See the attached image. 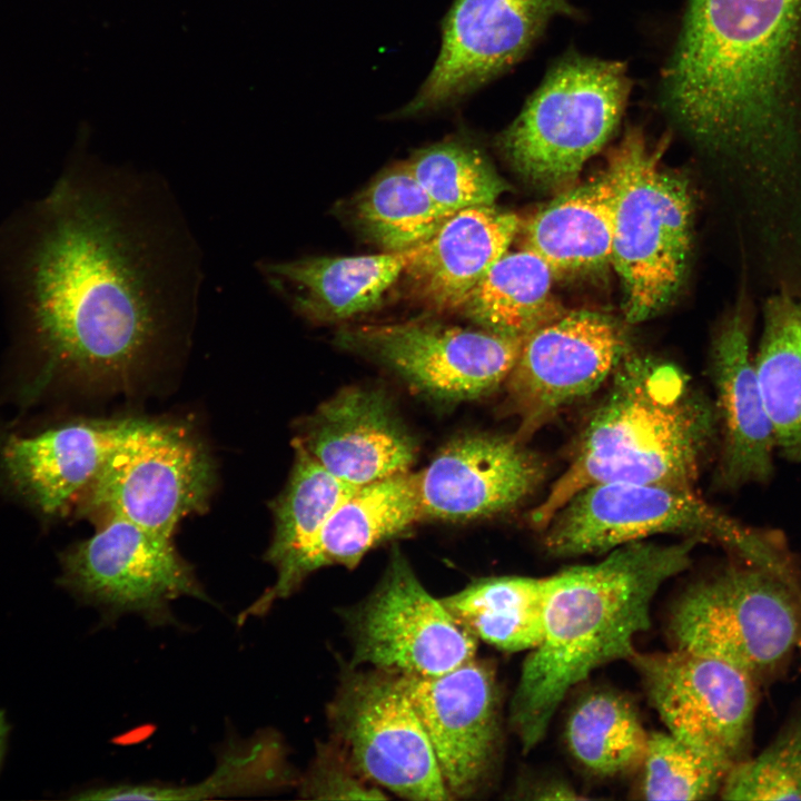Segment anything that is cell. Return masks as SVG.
Masks as SVG:
<instances>
[{
	"instance_id": "14",
	"label": "cell",
	"mask_w": 801,
	"mask_h": 801,
	"mask_svg": "<svg viewBox=\"0 0 801 801\" xmlns=\"http://www.w3.org/2000/svg\"><path fill=\"white\" fill-rule=\"evenodd\" d=\"M630 661L670 734L729 768L744 759L756 705L751 675L681 649L636 651Z\"/></svg>"
},
{
	"instance_id": "7",
	"label": "cell",
	"mask_w": 801,
	"mask_h": 801,
	"mask_svg": "<svg viewBox=\"0 0 801 801\" xmlns=\"http://www.w3.org/2000/svg\"><path fill=\"white\" fill-rule=\"evenodd\" d=\"M616 198L612 257L630 323L665 307L679 290L691 247L692 201L686 184L659 167L657 152L631 130L610 161Z\"/></svg>"
},
{
	"instance_id": "11",
	"label": "cell",
	"mask_w": 801,
	"mask_h": 801,
	"mask_svg": "<svg viewBox=\"0 0 801 801\" xmlns=\"http://www.w3.org/2000/svg\"><path fill=\"white\" fill-rule=\"evenodd\" d=\"M61 565L60 584L112 617L132 613L151 625L171 624L179 597L212 602L171 538L117 516L62 553Z\"/></svg>"
},
{
	"instance_id": "34",
	"label": "cell",
	"mask_w": 801,
	"mask_h": 801,
	"mask_svg": "<svg viewBox=\"0 0 801 801\" xmlns=\"http://www.w3.org/2000/svg\"><path fill=\"white\" fill-rule=\"evenodd\" d=\"M731 768L672 734L649 732L637 793L645 800H706L721 791Z\"/></svg>"
},
{
	"instance_id": "26",
	"label": "cell",
	"mask_w": 801,
	"mask_h": 801,
	"mask_svg": "<svg viewBox=\"0 0 801 801\" xmlns=\"http://www.w3.org/2000/svg\"><path fill=\"white\" fill-rule=\"evenodd\" d=\"M294 464L281 494L271 503L274 535L266 561L277 572L275 583L243 614L241 621L261 615L285 599V589L298 560L335 508L357 487L323 467L299 443L293 441Z\"/></svg>"
},
{
	"instance_id": "28",
	"label": "cell",
	"mask_w": 801,
	"mask_h": 801,
	"mask_svg": "<svg viewBox=\"0 0 801 801\" xmlns=\"http://www.w3.org/2000/svg\"><path fill=\"white\" fill-rule=\"evenodd\" d=\"M555 275L535 253H505L473 288L462 309L487 332L525 338L563 315L552 295Z\"/></svg>"
},
{
	"instance_id": "30",
	"label": "cell",
	"mask_w": 801,
	"mask_h": 801,
	"mask_svg": "<svg viewBox=\"0 0 801 801\" xmlns=\"http://www.w3.org/2000/svg\"><path fill=\"white\" fill-rule=\"evenodd\" d=\"M572 759L597 778L635 771L644 758L649 732L633 701L610 688H591L575 699L564 723Z\"/></svg>"
},
{
	"instance_id": "5",
	"label": "cell",
	"mask_w": 801,
	"mask_h": 801,
	"mask_svg": "<svg viewBox=\"0 0 801 801\" xmlns=\"http://www.w3.org/2000/svg\"><path fill=\"white\" fill-rule=\"evenodd\" d=\"M735 556V555H734ZM691 584L668 619L674 649L728 662L754 680L801 641V597L790 554L745 558Z\"/></svg>"
},
{
	"instance_id": "12",
	"label": "cell",
	"mask_w": 801,
	"mask_h": 801,
	"mask_svg": "<svg viewBox=\"0 0 801 801\" xmlns=\"http://www.w3.org/2000/svg\"><path fill=\"white\" fill-rule=\"evenodd\" d=\"M346 619L356 665L432 678L475 657L477 639L424 587L397 547L376 589Z\"/></svg>"
},
{
	"instance_id": "17",
	"label": "cell",
	"mask_w": 801,
	"mask_h": 801,
	"mask_svg": "<svg viewBox=\"0 0 801 801\" xmlns=\"http://www.w3.org/2000/svg\"><path fill=\"white\" fill-rule=\"evenodd\" d=\"M402 679L451 798L473 795L492 774L501 743L493 669L473 657L437 676Z\"/></svg>"
},
{
	"instance_id": "2",
	"label": "cell",
	"mask_w": 801,
	"mask_h": 801,
	"mask_svg": "<svg viewBox=\"0 0 801 801\" xmlns=\"http://www.w3.org/2000/svg\"><path fill=\"white\" fill-rule=\"evenodd\" d=\"M801 0H689L661 102L695 142L754 150L784 130Z\"/></svg>"
},
{
	"instance_id": "16",
	"label": "cell",
	"mask_w": 801,
	"mask_h": 801,
	"mask_svg": "<svg viewBox=\"0 0 801 801\" xmlns=\"http://www.w3.org/2000/svg\"><path fill=\"white\" fill-rule=\"evenodd\" d=\"M625 354V338L609 316L564 313L531 333L505 380L525 443L563 408L596 390Z\"/></svg>"
},
{
	"instance_id": "8",
	"label": "cell",
	"mask_w": 801,
	"mask_h": 801,
	"mask_svg": "<svg viewBox=\"0 0 801 801\" xmlns=\"http://www.w3.org/2000/svg\"><path fill=\"white\" fill-rule=\"evenodd\" d=\"M551 555L607 553L657 534L716 543L733 555L758 552L768 531L745 526L708 504L694 487L612 482L572 496L543 530Z\"/></svg>"
},
{
	"instance_id": "19",
	"label": "cell",
	"mask_w": 801,
	"mask_h": 801,
	"mask_svg": "<svg viewBox=\"0 0 801 801\" xmlns=\"http://www.w3.org/2000/svg\"><path fill=\"white\" fill-rule=\"evenodd\" d=\"M328 472L363 486L408 472L417 442L382 389L349 386L304 419L295 437Z\"/></svg>"
},
{
	"instance_id": "35",
	"label": "cell",
	"mask_w": 801,
	"mask_h": 801,
	"mask_svg": "<svg viewBox=\"0 0 801 801\" xmlns=\"http://www.w3.org/2000/svg\"><path fill=\"white\" fill-rule=\"evenodd\" d=\"M720 794L725 800H801V712L756 756L729 770Z\"/></svg>"
},
{
	"instance_id": "6",
	"label": "cell",
	"mask_w": 801,
	"mask_h": 801,
	"mask_svg": "<svg viewBox=\"0 0 801 801\" xmlns=\"http://www.w3.org/2000/svg\"><path fill=\"white\" fill-rule=\"evenodd\" d=\"M630 91L624 63L566 53L500 135V149L530 182L568 184L612 137Z\"/></svg>"
},
{
	"instance_id": "1",
	"label": "cell",
	"mask_w": 801,
	"mask_h": 801,
	"mask_svg": "<svg viewBox=\"0 0 801 801\" xmlns=\"http://www.w3.org/2000/svg\"><path fill=\"white\" fill-rule=\"evenodd\" d=\"M11 294L56 374L127 383L196 319L202 256L158 175L70 168L23 220Z\"/></svg>"
},
{
	"instance_id": "25",
	"label": "cell",
	"mask_w": 801,
	"mask_h": 801,
	"mask_svg": "<svg viewBox=\"0 0 801 801\" xmlns=\"http://www.w3.org/2000/svg\"><path fill=\"white\" fill-rule=\"evenodd\" d=\"M616 181L612 168L567 190L527 222L524 247L554 275L597 269L611 263Z\"/></svg>"
},
{
	"instance_id": "9",
	"label": "cell",
	"mask_w": 801,
	"mask_h": 801,
	"mask_svg": "<svg viewBox=\"0 0 801 801\" xmlns=\"http://www.w3.org/2000/svg\"><path fill=\"white\" fill-rule=\"evenodd\" d=\"M212 486V462L187 429L137 419L86 488L82 508L171 538L206 507Z\"/></svg>"
},
{
	"instance_id": "29",
	"label": "cell",
	"mask_w": 801,
	"mask_h": 801,
	"mask_svg": "<svg viewBox=\"0 0 801 801\" xmlns=\"http://www.w3.org/2000/svg\"><path fill=\"white\" fill-rule=\"evenodd\" d=\"M753 357L775 449L801 464V299L779 294L765 303Z\"/></svg>"
},
{
	"instance_id": "3",
	"label": "cell",
	"mask_w": 801,
	"mask_h": 801,
	"mask_svg": "<svg viewBox=\"0 0 801 801\" xmlns=\"http://www.w3.org/2000/svg\"><path fill=\"white\" fill-rule=\"evenodd\" d=\"M699 543L636 541L547 577L543 635L522 665L510 706L524 753L544 739L574 688L595 670L634 655L636 636L651 625L656 593L685 571Z\"/></svg>"
},
{
	"instance_id": "38",
	"label": "cell",
	"mask_w": 801,
	"mask_h": 801,
	"mask_svg": "<svg viewBox=\"0 0 801 801\" xmlns=\"http://www.w3.org/2000/svg\"><path fill=\"white\" fill-rule=\"evenodd\" d=\"M8 734V724L4 714L0 711V762L4 751L6 739Z\"/></svg>"
},
{
	"instance_id": "4",
	"label": "cell",
	"mask_w": 801,
	"mask_h": 801,
	"mask_svg": "<svg viewBox=\"0 0 801 801\" xmlns=\"http://www.w3.org/2000/svg\"><path fill=\"white\" fill-rule=\"evenodd\" d=\"M718 436L714 403L680 368L624 354L571 463L531 511L530 523L543 531L572 496L594 484L694 487Z\"/></svg>"
},
{
	"instance_id": "22",
	"label": "cell",
	"mask_w": 801,
	"mask_h": 801,
	"mask_svg": "<svg viewBox=\"0 0 801 801\" xmlns=\"http://www.w3.org/2000/svg\"><path fill=\"white\" fill-rule=\"evenodd\" d=\"M422 520L417 473H400L358 486L330 514L295 565L285 599L318 568L355 567L377 545Z\"/></svg>"
},
{
	"instance_id": "18",
	"label": "cell",
	"mask_w": 801,
	"mask_h": 801,
	"mask_svg": "<svg viewBox=\"0 0 801 801\" xmlns=\"http://www.w3.org/2000/svg\"><path fill=\"white\" fill-rule=\"evenodd\" d=\"M524 444L484 433L448 442L417 473L422 518L474 521L520 504L545 475L542 458Z\"/></svg>"
},
{
	"instance_id": "31",
	"label": "cell",
	"mask_w": 801,
	"mask_h": 801,
	"mask_svg": "<svg viewBox=\"0 0 801 801\" xmlns=\"http://www.w3.org/2000/svg\"><path fill=\"white\" fill-rule=\"evenodd\" d=\"M547 589V577L492 576L441 600L477 640L521 652L541 642Z\"/></svg>"
},
{
	"instance_id": "10",
	"label": "cell",
	"mask_w": 801,
	"mask_h": 801,
	"mask_svg": "<svg viewBox=\"0 0 801 801\" xmlns=\"http://www.w3.org/2000/svg\"><path fill=\"white\" fill-rule=\"evenodd\" d=\"M329 711L338 749L368 781L411 800L452 799L402 675L353 672Z\"/></svg>"
},
{
	"instance_id": "24",
	"label": "cell",
	"mask_w": 801,
	"mask_h": 801,
	"mask_svg": "<svg viewBox=\"0 0 801 801\" xmlns=\"http://www.w3.org/2000/svg\"><path fill=\"white\" fill-rule=\"evenodd\" d=\"M418 247L404 251L308 257L259 265L267 280L287 293L305 318L332 323L367 313L405 273Z\"/></svg>"
},
{
	"instance_id": "33",
	"label": "cell",
	"mask_w": 801,
	"mask_h": 801,
	"mask_svg": "<svg viewBox=\"0 0 801 801\" xmlns=\"http://www.w3.org/2000/svg\"><path fill=\"white\" fill-rule=\"evenodd\" d=\"M431 198L446 212L495 205L506 185L471 141L449 138L416 151L406 161Z\"/></svg>"
},
{
	"instance_id": "21",
	"label": "cell",
	"mask_w": 801,
	"mask_h": 801,
	"mask_svg": "<svg viewBox=\"0 0 801 801\" xmlns=\"http://www.w3.org/2000/svg\"><path fill=\"white\" fill-rule=\"evenodd\" d=\"M136 422H85L31 437L10 436L1 449L3 474L43 514H60L89 486Z\"/></svg>"
},
{
	"instance_id": "36",
	"label": "cell",
	"mask_w": 801,
	"mask_h": 801,
	"mask_svg": "<svg viewBox=\"0 0 801 801\" xmlns=\"http://www.w3.org/2000/svg\"><path fill=\"white\" fill-rule=\"evenodd\" d=\"M303 798L386 799L382 790L364 778L339 749L322 746L309 771L300 783Z\"/></svg>"
},
{
	"instance_id": "23",
	"label": "cell",
	"mask_w": 801,
	"mask_h": 801,
	"mask_svg": "<svg viewBox=\"0 0 801 801\" xmlns=\"http://www.w3.org/2000/svg\"><path fill=\"white\" fill-rule=\"evenodd\" d=\"M520 224L515 214L494 205L458 210L419 246L405 274L432 306L461 308L492 265L507 251Z\"/></svg>"
},
{
	"instance_id": "15",
	"label": "cell",
	"mask_w": 801,
	"mask_h": 801,
	"mask_svg": "<svg viewBox=\"0 0 801 801\" xmlns=\"http://www.w3.org/2000/svg\"><path fill=\"white\" fill-rule=\"evenodd\" d=\"M562 16H577L568 0H454L433 69L395 115L412 117L458 102L523 58Z\"/></svg>"
},
{
	"instance_id": "32",
	"label": "cell",
	"mask_w": 801,
	"mask_h": 801,
	"mask_svg": "<svg viewBox=\"0 0 801 801\" xmlns=\"http://www.w3.org/2000/svg\"><path fill=\"white\" fill-rule=\"evenodd\" d=\"M449 216L431 198L406 162L380 175L355 202L358 225L385 251L421 246Z\"/></svg>"
},
{
	"instance_id": "13",
	"label": "cell",
	"mask_w": 801,
	"mask_h": 801,
	"mask_svg": "<svg viewBox=\"0 0 801 801\" xmlns=\"http://www.w3.org/2000/svg\"><path fill=\"white\" fill-rule=\"evenodd\" d=\"M525 338L411 320L348 328L337 342L388 368L416 392L457 403L484 397L505 383Z\"/></svg>"
},
{
	"instance_id": "20",
	"label": "cell",
	"mask_w": 801,
	"mask_h": 801,
	"mask_svg": "<svg viewBox=\"0 0 801 801\" xmlns=\"http://www.w3.org/2000/svg\"><path fill=\"white\" fill-rule=\"evenodd\" d=\"M750 342L749 320L741 312L721 325L712 342L710 373L720 436L715 484L721 490L764 484L774 472V434Z\"/></svg>"
},
{
	"instance_id": "27",
	"label": "cell",
	"mask_w": 801,
	"mask_h": 801,
	"mask_svg": "<svg viewBox=\"0 0 801 801\" xmlns=\"http://www.w3.org/2000/svg\"><path fill=\"white\" fill-rule=\"evenodd\" d=\"M285 746L274 731H260L221 750L212 773L192 785L116 784L79 793L77 800H202L250 795L278 790L293 782Z\"/></svg>"
},
{
	"instance_id": "37",
	"label": "cell",
	"mask_w": 801,
	"mask_h": 801,
	"mask_svg": "<svg viewBox=\"0 0 801 801\" xmlns=\"http://www.w3.org/2000/svg\"><path fill=\"white\" fill-rule=\"evenodd\" d=\"M518 792L523 793L524 798L535 800L581 799L567 781L556 777L531 780Z\"/></svg>"
}]
</instances>
